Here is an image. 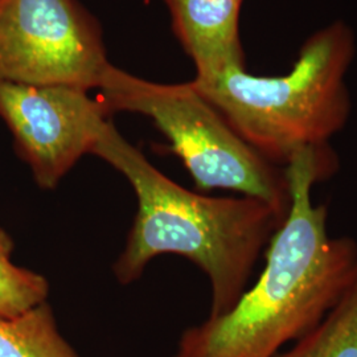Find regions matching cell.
I'll return each instance as SVG.
<instances>
[{"mask_svg": "<svg viewBox=\"0 0 357 357\" xmlns=\"http://www.w3.org/2000/svg\"><path fill=\"white\" fill-rule=\"evenodd\" d=\"M89 91L0 81V119L41 190H54L84 155L91 153L100 128L113 114Z\"/></svg>", "mask_w": 357, "mask_h": 357, "instance_id": "cell-6", "label": "cell"}, {"mask_svg": "<svg viewBox=\"0 0 357 357\" xmlns=\"http://www.w3.org/2000/svg\"><path fill=\"white\" fill-rule=\"evenodd\" d=\"M355 51L352 29L333 22L307 38L283 76H255L245 65H228L196 75L192 84L257 153L286 167L303 150L328 147L347 125L345 78Z\"/></svg>", "mask_w": 357, "mask_h": 357, "instance_id": "cell-3", "label": "cell"}, {"mask_svg": "<svg viewBox=\"0 0 357 357\" xmlns=\"http://www.w3.org/2000/svg\"><path fill=\"white\" fill-rule=\"evenodd\" d=\"M98 89L112 113L128 112L153 119L197 192H237L287 216L291 195L286 168L270 163L243 141L192 81L159 84L110 63Z\"/></svg>", "mask_w": 357, "mask_h": 357, "instance_id": "cell-4", "label": "cell"}, {"mask_svg": "<svg viewBox=\"0 0 357 357\" xmlns=\"http://www.w3.org/2000/svg\"><path fill=\"white\" fill-rule=\"evenodd\" d=\"M106 57L98 23L77 0H0V81L98 89Z\"/></svg>", "mask_w": 357, "mask_h": 357, "instance_id": "cell-5", "label": "cell"}, {"mask_svg": "<svg viewBox=\"0 0 357 357\" xmlns=\"http://www.w3.org/2000/svg\"><path fill=\"white\" fill-rule=\"evenodd\" d=\"M284 168L291 205L262 273L229 311L184 330L174 357H277L319 324L351 281L357 243L331 237L328 208L312 197L335 172V158L328 147L308 149Z\"/></svg>", "mask_w": 357, "mask_h": 357, "instance_id": "cell-1", "label": "cell"}, {"mask_svg": "<svg viewBox=\"0 0 357 357\" xmlns=\"http://www.w3.org/2000/svg\"><path fill=\"white\" fill-rule=\"evenodd\" d=\"M0 357H82L60 331L52 306L0 318Z\"/></svg>", "mask_w": 357, "mask_h": 357, "instance_id": "cell-8", "label": "cell"}, {"mask_svg": "<svg viewBox=\"0 0 357 357\" xmlns=\"http://www.w3.org/2000/svg\"><path fill=\"white\" fill-rule=\"evenodd\" d=\"M172 28L196 75L245 65L240 36L243 0H166Z\"/></svg>", "mask_w": 357, "mask_h": 357, "instance_id": "cell-7", "label": "cell"}, {"mask_svg": "<svg viewBox=\"0 0 357 357\" xmlns=\"http://www.w3.org/2000/svg\"><path fill=\"white\" fill-rule=\"evenodd\" d=\"M15 243L0 227V318H13L48 301V280L13 261Z\"/></svg>", "mask_w": 357, "mask_h": 357, "instance_id": "cell-10", "label": "cell"}, {"mask_svg": "<svg viewBox=\"0 0 357 357\" xmlns=\"http://www.w3.org/2000/svg\"><path fill=\"white\" fill-rule=\"evenodd\" d=\"M91 153L123 175L138 200L125 248L113 265L115 280L126 286L141 278L153 258L180 255L209 281V315L229 311L284 218L253 197H212L181 187L126 141L110 119L100 128Z\"/></svg>", "mask_w": 357, "mask_h": 357, "instance_id": "cell-2", "label": "cell"}, {"mask_svg": "<svg viewBox=\"0 0 357 357\" xmlns=\"http://www.w3.org/2000/svg\"><path fill=\"white\" fill-rule=\"evenodd\" d=\"M277 357H357V268L319 324Z\"/></svg>", "mask_w": 357, "mask_h": 357, "instance_id": "cell-9", "label": "cell"}]
</instances>
